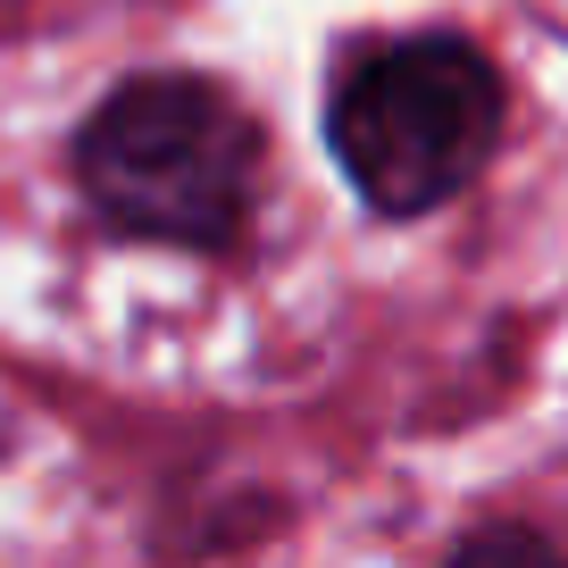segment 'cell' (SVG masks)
Here are the masks:
<instances>
[{"label": "cell", "mask_w": 568, "mask_h": 568, "mask_svg": "<svg viewBox=\"0 0 568 568\" xmlns=\"http://www.w3.org/2000/svg\"><path fill=\"white\" fill-rule=\"evenodd\" d=\"M501 68L468 34H368L326 84V151L376 217H426L485 176Z\"/></svg>", "instance_id": "1"}, {"label": "cell", "mask_w": 568, "mask_h": 568, "mask_svg": "<svg viewBox=\"0 0 568 568\" xmlns=\"http://www.w3.org/2000/svg\"><path fill=\"white\" fill-rule=\"evenodd\" d=\"M75 184L118 234L226 251L260 184V125L210 75H125L75 125Z\"/></svg>", "instance_id": "2"}, {"label": "cell", "mask_w": 568, "mask_h": 568, "mask_svg": "<svg viewBox=\"0 0 568 568\" xmlns=\"http://www.w3.org/2000/svg\"><path fill=\"white\" fill-rule=\"evenodd\" d=\"M444 568H568V551L544 544L535 527H477Z\"/></svg>", "instance_id": "3"}]
</instances>
